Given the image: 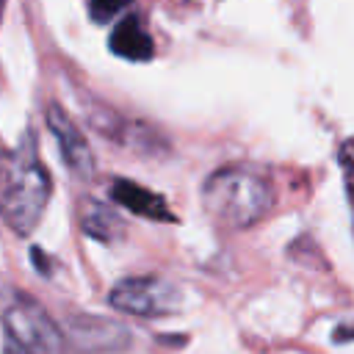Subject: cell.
I'll return each mask as SVG.
<instances>
[{
	"instance_id": "obj_1",
	"label": "cell",
	"mask_w": 354,
	"mask_h": 354,
	"mask_svg": "<svg viewBox=\"0 0 354 354\" xmlns=\"http://www.w3.org/2000/svg\"><path fill=\"white\" fill-rule=\"evenodd\" d=\"M50 194V171L36 152V141L25 136L11 152L0 155V218L17 235H30L47 210Z\"/></svg>"
},
{
	"instance_id": "obj_2",
	"label": "cell",
	"mask_w": 354,
	"mask_h": 354,
	"mask_svg": "<svg viewBox=\"0 0 354 354\" xmlns=\"http://www.w3.org/2000/svg\"><path fill=\"white\" fill-rule=\"evenodd\" d=\"M277 205L274 183L249 163H230L202 183L205 213L230 230H246L266 218Z\"/></svg>"
},
{
	"instance_id": "obj_3",
	"label": "cell",
	"mask_w": 354,
	"mask_h": 354,
	"mask_svg": "<svg viewBox=\"0 0 354 354\" xmlns=\"http://www.w3.org/2000/svg\"><path fill=\"white\" fill-rule=\"evenodd\" d=\"M0 321L8 354H64V332L28 293L8 288L0 296Z\"/></svg>"
},
{
	"instance_id": "obj_4",
	"label": "cell",
	"mask_w": 354,
	"mask_h": 354,
	"mask_svg": "<svg viewBox=\"0 0 354 354\" xmlns=\"http://www.w3.org/2000/svg\"><path fill=\"white\" fill-rule=\"evenodd\" d=\"M111 307L138 315V318H160L171 315L183 307V293L163 277H127L119 279L111 290Z\"/></svg>"
},
{
	"instance_id": "obj_5",
	"label": "cell",
	"mask_w": 354,
	"mask_h": 354,
	"mask_svg": "<svg viewBox=\"0 0 354 354\" xmlns=\"http://www.w3.org/2000/svg\"><path fill=\"white\" fill-rule=\"evenodd\" d=\"M47 124H50V133L58 141L61 160L72 171V177L75 180H83V183L91 180L94 171H97L94 152H91L88 141H86V136L80 133V127L72 122V116L58 102H50V108H47Z\"/></svg>"
},
{
	"instance_id": "obj_6",
	"label": "cell",
	"mask_w": 354,
	"mask_h": 354,
	"mask_svg": "<svg viewBox=\"0 0 354 354\" xmlns=\"http://www.w3.org/2000/svg\"><path fill=\"white\" fill-rule=\"evenodd\" d=\"M111 199L122 207H127L130 213L136 216H147V218H155V221H174V213L169 210L166 199L133 180H113L111 183Z\"/></svg>"
},
{
	"instance_id": "obj_7",
	"label": "cell",
	"mask_w": 354,
	"mask_h": 354,
	"mask_svg": "<svg viewBox=\"0 0 354 354\" xmlns=\"http://www.w3.org/2000/svg\"><path fill=\"white\" fill-rule=\"evenodd\" d=\"M108 47L113 55L127 58V61H149L155 55L152 47V36L147 33V28L141 25L138 17H124L113 25L111 36H108Z\"/></svg>"
},
{
	"instance_id": "obj_8",
	"label": "cell",
	"mask_w": 354,
	"mask_h": 354,
	"mask_svg": "<svg viewBox=\"0 0 354 354\" xmlns=\"http://www.w3.org/2000/svg\"><path fill=\"white\" fill-rule=\"evenodd\" d=\"M80 227H83L86 235H91V238H97V241H105V243H111V241H116V238L124 235L122 218H119L108 205H100V202H88V205L83 207Z\"/></svg>"
},
{
	"instance_id": "obj_9",
	"label": "cell",
	"mask_w": 354,
	"mask_h": 354,
	"mask_svg": "<svg viewBox=\"0 0 354 354\" xmlns=\"http://www.w3.org/2000/svg\"><path fill=\"white\" fill-rule=\"evenodd\" d=\"M340 169H343V183H346V194H348V202H351V213H354V138H348L343 147H340Z\"/></svg>"
},
{
	"instance_id": "obj_10",
	"label": "cell",
	"mask_w": 354,
	"mask_h": 354,
	"mask_svg": "<svg viewBox=\"0 0 354 354\" xmlns=\"http://www.w3.org/2000/svg\"><path fill=\"white\" fill-rule=\"evenodd\" d=\"M88 11L97 22H108L113 14H122V6H116V3H91Z\"/></svg>"
}]
</instances>
